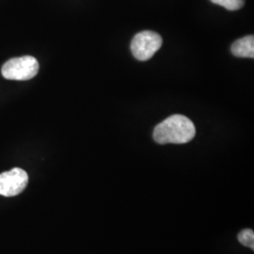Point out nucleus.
I'll return each mask as SVG.
<instances>
[{"label":"nucleus","instance_id":"obj_5","mask_svg":"<svg viewBox=\"0 0 254 254\" xmlns=\"http://www.w3.org/2000/svg\"><path fill=\"white\" fill-rule=\"evenodd\" d=\"M232 53L238 58H254V37L247 36L235 42L232 46Z\"/></svg>","mask_w":254,"mask_h":254},{"label":"nucleus","instance_id":"obj_7","mask_svg":"<svg viewBox=\"0 0 254 254\" xmlns=\"http://www.w3.org/2000/svg\"><path fill=\"white\" fill-rule=\"evenodd\" d=\"M238 241L245 247L254 250V233L251 229H246L239 233Z\"/></svg>","mask_w":254,"mask_h":254},{"label":"nucleus","instance_id":"obj_3","mask_svg":"<svg viewBox=\"0 0 254 254\" xmlns=\"http://www.w3.org/2000/svg\"><path fill=\"white\" fill-rule=\"evenodd\" d=\"M162 46V38L154 31L145 30L137 33L131 43V51L136 60H150Z\"/></svg>","mask_w":254,"mask_h":254},{"label":"nucleus","instance_id":"obj_1","mask_svg":"<svg viewBox=\"0 0 254 254\" xmlns=\"http://www.w3.org/2000/svg\"><path fill=\"white\" fill-rule=\"evenodd\" d=\"M196 135V128L184 115H173L157 125L154 130V140L159 144L188 143Z\"/></svg>","mask_w":254,"mask_h":254},{"label":"nucleus","instance_id":"obj_6","mask_svg":"<svg viewBox=\"0 0 254 254\" xmlns=\"http://www.w3.org/2000/svg\"><path fill=\"white\" fill-rule=\"evenodd\" d=\"M212 3L224 7L228 10L240 9L245 4V0H210Z\"/></svg>","mask_w":254,"mask_h":254},{"label":"nucleus","instance_id":"obj_4","mask_svg":"<svg viewBox=\"0 0 254 254\" xmlns=\"http://www.w3.org/2000/svg\"><path fill=\"white\" fill-rule=\"evenodd\" d=\"M27 184L28 175L20 168H14L9 172L1 173L0 195L4 197L17 196L26 190Z\"/></svg>","mask_w":254,"mask_h":254},{"label":"nucleus","instance_id":"obj_2","mask_svg":"<svg viewBox=\"0 0 254 254\" xmlns=\"http://www.w3.org/2000/svg\"><path fill=\"white\" fill-rule=\"evenodd\" d=\"M39 63L34 57L24 56L8 61L2 66V75L9 80H29L39 72Z\"/></svg>","mask_w":254,"mask_h":254}]
</instances>
